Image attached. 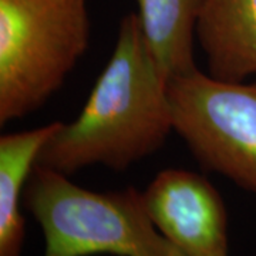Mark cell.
<instances>
[{"label":"cell","instance_id":"3957f363","mask_svg":"<svg viewBox=\"0 0 256 256\" xmlns=\"http://www.w3.org/2000/svg\"><path fill=\"white\" fill-rule=\"evenodd\" d=\"M87 0H0V124L62 88L90 46Z\"/></svg>","mask_w":256,"mask_h":256},{"label":"cell","instance_id":"277c9868","mask_svg":"<svg viewBox=\"0 0 256 256\" xmlns=\"http://www.w3.org/2000/svg\"><path fill=\"white\" fill-rule=\"evenodd\" d=\"M174 131L202 168L256 195V77L222 82L195 68L168 82Z\"/></svg>","mask_w":256,"mask_h":256},{"label":"cell","instance_id":"6da1fadb","mask_svg":"<svg viewBox=\"0 0 256 256\" xmlns=\"http://www.w3.org/2000/svg\"><path fill=\"white\" fill-rule=\"evenodd\" d=\"M172 131L168 78L132 12L121 18L112 54L82 112L62 124L36 165L68 176L94 165L126 171L156 154Z\"/></svg>","mask_w":256,"mask_h":256},{"label":"cell","instance_id":"8992f818","mask_svg":"<svg viewBox=\"0 0 256 256\" xmlns=\"http://www.w3.org/2000/svg\"><path fill=\"white\" fill-rule=\"evenodd\" d=\"M195 37L210 77L235 82L256 76V0H202Z\"/></svg>","mask_w":256,"mask_h":256},{"label":"cell","instance_id":"7a4b0ae2","mask_svg":"<svg viewBox=\"0 0 256 256\" xmlns=\"http://www.w3.org/2000/svg\"><path fill=\"white\" fill-rule=\"evenodd\" d=\"M23 206L42 228L43 256H186L156 229L134 186L96 192L34 165Z\"/></svg>","mask_w":256,"mask_h":256},{"label":"cell","instance_id":"5b68a950","mask_svg":"<svg viewBox=\"0 0 256 256\" xmlns=\"http://www.w3.org/2000/svg\"><path fill=\"white\" fill-rule=\"evenodd\" d=\"M156 229L186 256H229L224 198L204 175L168 168L142 192Z\"/></svg>","mask_w":256,"mask_h":256},{"label":"cell","instance_id":"52a82bcc","mask_svg":"<svg viewBox=\"0 0 256 256\" xmlns=\"http://www.w3.org/2000/svg\"><path fill=\"white\" fill-rule=\"evenodd\" d=\"M63 122L9 132L0 138V256H23L26 220L23 194L47 141Z\"/></svg>","mask_w":256,"mask_h":256},{"label":"cell","instance_id":"ba28073f","mask_svg":"<svg viewBox=\"0 0 256 256\" xmlns=\"http://www.w3.org/2000/svg\"><path fill=\"white\" fill-rule=\"evenodd\" d=\"M146 43L168 78L195 68L194 40L202 0H137Z\"/></svg>","mask_w":256,"mask_h":256}]
</instances>
